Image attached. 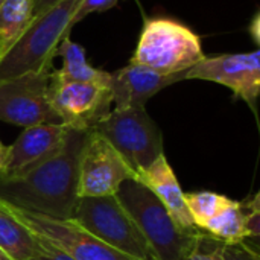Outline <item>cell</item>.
<instances>
[{
  "label": "cell",
  "instance_id": "obj_28",
  "mask_svg": "<svg viewBox=\"0 0 260 260\" xmlns=\"http://www.w3.org/2000/svg\"><path fill=\"white\" fill-rule=\"evenodd\" d=\"M0 260H11V259H9V257H8V256H6V254H5V253L0 250Z\"/></svg>",
  "mask_w": 260,
  "mask_h": 260
},
{
  "label": "cell",
  "instance_id": "obj_3",
  "mask_svg": "<svg viewBox=\"0 0 260 260\" xmlns=\"http://www.w3.org/2000/svg\"><path fill=\"white\" fill-rule=\"evenodd\" d=\"M116 198L137 224L158 259L186 260L201 233L195 236L183 233L163 203L134 178L120 184Z\"/></svg>",
  "mask_w": 260,
  "mask_h": 260
},
{
  "label": "cell",
  "instance_id": "obj_15",
  "mask_svg": "<svg viewBox=\"0 0 260 260\" xmlns=\"http://www.w3.org/2000/svg\"><path fill=\"white\" fill-rule=\"evenodd\" d=\"M0 250L11 260H29L43 251L41 241L2 206Z\"/></svg>",
  "mask_w": 260,
  "mask_h": 260
},
{
  "label": "cell",
  "instance_id": "obj_6",
  "mask_svg": "<svg viewBox=\"0 0 260 260\" xmlns=\"http://www.w3.org/2000/svg\"><path fill=\"white\" fill-rule=\"evenodd\" d=\"M125 160L136 175L163 155V136L145 108L111 110L93 128Z\"/></svg>",
  "mask_w": 260,
  "mask_h": 260
},
{
  "label": "cell",
  "instance_id": "obj_4",
  "mask_svg": "<svg viewBox=\"0 0 260 260\" xmlns=\"http://www.w3.org/2000/svg\"><path fill=\"white\" fill-rule=\"evenodd\" d=\"M204 58L201 38L190 27L168 17H154L145 18L131 62L161 75H175Z\"/></svg>",
  "mask_w": 260,
  "mask_h": 260
},
{
  "label": "cell",
  "instance_id": "obj_23",
  "mask_svg": "<svg viewBox=\"0 0 260 260\" xmlns=\"http://www.w3.org/2000/svg\"><path fill=\"white\" fill-rule=\"evenodd\" d=\"M117 5V0H79L72 17V27L93 12H104Z\"/></svg>",
  "mask_w": 260,
  "mask_h": 260
},
{
  "label": "cell",
  "instance_id": "obj_24",
  "mask_svg": "<svg viewBox=\"0 0 260 260\" xmlns=\"http://www.w3.org/2000/svg\"><path fill=\"white\" fill-rule=\"evenodd\" d=\"M40 241L43 244V251L38 256H35V257H32V259L29 260H75L72 256H69L67 253H64V251L58 250L56 247H53L52 244H49V242H46L43 239H40Z\"/></svg>",
  "mask_w": 260,
  "mask_h": 260
},
{
  "label": "cell",
  "instance_id": "obj_22",
  "mask_svg": "<svg viewBox=\"0 0 260 260\" xmlns=\"http://www.w3.org/2000/svg\"><path fill=\"white\" fill-rule=\"evenodd\" d=\"M219 241L212 239L201 232L200 238L195 242V247L189 253L186 260H222L219 254Z\"/></svg>",
  "mask_w": 260,
  "mask_h": 260
},
{
  "label": "cell",
  "instance_id": "obj_19",
  "mask_svg": "<svg viewBox=\"0 0 260 260\" xmlns=\"http://www.w3.org/2000/svg\"><path fill=\"white\" fill-rule=\"evenodd\" d=\"M184 200L195 227L201 232L204 224L212 219L230 198L215 192H192L184 193Z\"/></svg>",
  "mask_w": 260,
  "mask_h": 260
},
{
  "label": "cell",
  "instance_id": "obj_18",
  "mask_svg": "<svg viewBox=\"0 0 260 260\" xmlns=\"http://www.w3.org/2000/svg\"><path fill=\"white\" fill-rule=\"evenodd\" d=\"M34 20L32 0H5L0 6V59Z\"/></svg>",
  "mask_w": 260,
  "mask_h": 260
},
{
  "label": "cell",
  "instance_id": "obj_8",
  "mask_svg": "<svg viewBox=\"0 0 260 260\" xmlns=\"http://www.w3.org/2000/svg\"><path fill=\"white\" fill-rule=\"evenodd\" d=\"M129 178L134 174L119 152L94 129L88 131L78 158V198L114 197Z\"/></svg>",
  "mask_w": 260,
  "mask_h": 260
},
{
  "label": "cell",
  "instance_id": "obj_5",
  "mask_svg": "<svg viewBox=\"0 0 260 260\" xmlns=\"http://www.w3.org/2000/svg\"><path fill=\"white\" fill-rule=\"evenodd\" d=\"M70 221L93 238L133 259L160 260L116 195L79 198Z\"/></svg>",
  "mask_w": 260,
  "mask_h": 260
},
{
  "label": "cell",
  "instance_id": "obj_11",
  "mask_svg": "<svg viewBox=\"0 0 260 260\" xmlns=\"http://www.w3.org/2000/svg\"><path fill=\"white\" fill-rule=\"evenodd\" d=\"M184 79H203L221 84L230 88L236 98L245 101L256 114L260 91V52L256 49L248 53L206 56L183 72Z\"/></svg>",
  "mask_w": 260,
  "mask_h": 260
},
{
  "label": "cell",
  "instance_id": "obj_7",
  "mask_svg": "<svg viewBox=\"0 0 260 260\" xmlns=\"http://www.w3.org/2000/svg\"><path fill=\"white\" fill-rule=\"evenodd\" d=\"M47 96L61 123L81 133L91 131L111 111L113 105L108 87L66 79L55 69L49 75Z\"/></svg>",
  "mask_w": 260,
  "mask_h": 260
},
{
  "label": "cell",
  "instance_id": "obj_21",
  "mask_svg": "<svg viewBox=\"0 0 260 260\" xmlns=\"http://www.w3.org/2000/svg\"><path fill=\"white\" fill-rule=\"evenodd\" d=\"M219 254L222 260H260L259 247L248 242L219 244Z\"/></svg>",
  "mask_w": 260,
  "mask_h": 260
},
{
  "label": "cell",
  "instance_id": "obj_16",
  "mask_svg": "<svg viewBox=\"0 0 260 260\" xmlns=\"http://www.w3.org/2000/svg\"><path fill=\"white\" fill-rule=\"evenodd\" d=\"M56 56L62 58V67L56 70L59 76L79 82H91L110 88L111 73L88 64L84 47L72 41L69 37L62 38V41L58 44Z\"/></svg>",
  "mask_w": 260,
  "mask_h": 260
},
{
  "label": "cell",
  "instance_id": "obj_29",
  "mask_svg": "<svg viewBox=\"0 0 260 260\" xmlns=\"http://www.w3.org/2000/svg\"><path fill=\"white\" fill-rule=\"evenodd\" d=\"M3 2H5V0H0V6H2V3H3Z\"/></svg>",
  "mask_w": 260,
  "mask_h": 260
},
{
  "label": "cell",
  "instance_id": "obj_27",
  "mask_svg": "<svg viewBox=\"0 0 260 260\" xmlns=\"http://www.w3.org/2000/svg\"><path fill=\"white\" fill-rule=\"evenodd\" d=\"M250 32H251V35H253L254 41H256V43H259V14H256V15H254L253 23H251V27H250Z\"/></svg>",
  "mask_w": 260,
  "mask_h": 260
},
{
  "label": "cell",
  "instance_id": "obj_10",
  "mask_svg": "<svg viewBox=\"0 0 260 260\" xmlns=\"http://www.w3.org/2000/svg\"><path fill=\"white\" fill-rule=\"evenodd\" d=\"M49 75L37 72L0 79V120L24 128L61 123L49 102Z\"/></svg>",
  "mask_w": 260,
  "mask_h": 260
},
{
  "label": "cell",
  "instance_id": "obj_25",
  "mask_svg": "<svg viewBox=\"0 0 260 260\" xmlns=\"http://www.w3.org/2000/svg\"><path fill=\"white\" fill-rule=\"evenodd\" d=\"M34 2V17L44 12L46 9L52 8L53 5H56L59 0H32Z\"/></svg>",
  "mask_w": 260,
  "mask_h": 260
},
{
  "label": "cell",
  "instance_id": "obj_20",
  "mask_svg": "<svg viewBox=\"0 0 260 260\" xmlns=\"http://www.w3.org/2000/svg\"><path fill=\"white\" fill-rule=\"evenodd\" d=\"M244 203L245 209V230H247V241L251 245L259 247L260 236V195H254Z\"/></svg>",
  "mask_w": 260,
  "mask_h": 260
},
{
  "label": "cell",
  "instance_id": "obj_14",
  "mask_svg": "<svg viewBox=\"0 0 260 260\" xmlns=\"http://www.w3.org/2000/svg\"><path fill=\"white\" fill-rule=\"evenodd\" d=\"M134 180L146 186L163 203L172 221L183 233L190 235V236L201 233L192 221V216L186 206L184 192L181 190V186L175 177V172L168 163V158L165 154L160 155L146 169L139 171L134 175Z\"/></svg>",
  "mask_w": 260,
  "mask_h": 260
},
{
  "label": "cell",
  "instance_id": "obj_9",
  "mask_svg": "<svg viewBox=\"0 0 260 260\" xmlns=\"http://www.w3.org/2000/svg\"><path fill=\"white\" fill-rule=\"evenodd\" d=\"M0 206L6 209L15 219H18L26 229H29L37 238L52 244L75 260H136L93 238L70 219L59 221L41 215H34L2 200Z\"/></svg>",
  "mask_w": 260,
  "mask_h": 260
},
{
  "label": "cell",
  "instance_id": "obj_1",
  "mask_svg": "<svg viewBox=\"0 0 260 260\" xmlns=\"http://www.w3.org/2000/svg\"><path fill=\"white\" fill-rule=\"evenodd\" d=\"M87 133L72 129L66 148L18 178H0V200L34 215L69 221L78 204V158Z\"/></svg>",
  "mask_w": 260,
  "mask_h": 260
},
{
  "label": "cell",
  "instance_id": "obj_13",
  "mask_svg": "<svg viewBox=\"0 0 260 260\" xmlns=\"http://www.w3.org/2000/svg\"><path fill=\"white\" fill-rule=\"evenodd\" d=\"M180 81H183V73L161 75L149 67L129 62L111 73L110 91L114 110L145 108L154 94Z\"/></svg>",
  "mask_w": 260,
  "mask_h": 260
},
{
  "label": "cell",
  "instance_id": "obj_26",
  "mask_svg": "<svg viewBox=\"0 0 260 260\" xmlns=\"http://www.w3.org/2000/svg\"><path fill=\"white\" fill-rule=\"evenodd\" d=\"M6 155H8V146H5V145L0 142V177H3V174H5Z\"/></svg>",
  "mask_w": 260,
  "mask_h": 260
},
{
  "label": "cell",
  "instance_id": "obj_2",
  "mask_svg": "<svg viewBox=\"0 0 260 260\" xmlns=\"http://www.w3.org/2000/svg\"><path fill=\"white\" fill-rule=\"evenodd\" d=\"M79 0H59L34 17L20 40L0 59V79L26 73L50 72L58 44L69 37Z\"/></svg>",
  "mask_w": 260,
  "mask_h": 260
},
{
  "label": "cell",
  "instance_id": "obj_17",
  "mask_svg": "<svg viewBox=\"0 0 260 260\" xmlns=\"http://www.w3.org/2000/svg\"><path fill=\"white\" fill-rule=\"evenodd\" d=\"M203 233L222 244H236L247 241L244 203L229 200V203L201 229Z\"/></svg>",
  "mask_w": 260,
  "mask_h": 260
},
{
  "label": "cell",
  "instance_id": "obj_12",
  "mask_svg": "<svg viewBox=\"0 0 260 260\" xmlns=\"http://www.w3.org/2000/svg\"><path fill=\"white\" fill-rule=\"evenodd\" d=\"M72 129L64 123L27 126L8 146L5 174L0 178H18L56 157L67 145Z\"/></svg>",
  "mask_w": 260,
  "mask_h": 260
}]
</instances>
